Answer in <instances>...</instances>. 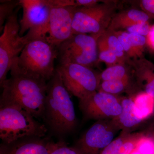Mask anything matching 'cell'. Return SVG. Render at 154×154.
<instances>
[{"label":"cell","instance_id":"16","mask_svg":"<svg viewBox=\"0 0 154 154\" xmlns=\"http://www.w3.org/2000/svg\"><path fill=\"white\" fill-rule=\"evenodd\" d=\"M98 91L115 96L126 93L131 98L142 92L134 76L124 79L103 81L101 82Z\"/></svg>","mask_w":154,"mask_h":154},{"label":"cell","instance_id":"24","mask_svg":"<svg viewBox=\"0 0 154 154\" xmlns=\"http://www.w3.org/2000/svg\"><path fill=\"white\" fill-rule=\"evenodd\" d=\"M113 32L118 38L128 57L131 60L137 59L131 44L128 32L123 30Z\"/></svg>","mask_w":154,"mask_h":154},{"label":"cell","instance_id":"2","mask_svg":"<svg viewBox=\"0 0 154 154\" xmlns=\"http://www.w3.org/2000/svg\"><path fill=\"white\" fill-rule=\"evenodd\" d=\"M43 121L48 130L61 137L73 132L78 125L73 103L70 94L62 81L60 75L55 74L47 82Z\"/></svg>","mask_w":154,"mask_h":154},{"label":"cell","instance_id":"14","mask_svg":"<svg viewBox=\"0 0 154 154\" xmlns=\"http://www.w3.org/2000/svg\"><path fill=\"white\" fill-rule=\"evenodd\" d=\"M129 65L133 69L135 79L141 91L154 98V63L144 57L131 60Z\"/></svg>","mask_w":154,"mask_h":154},{"label":"cell","instance_id":"17","mask_svg":"<svg viewBox=\"0 0 154 154\" xmlns=\"http://www.w3.org/2000/svg\"><path fill=\"white\" fill-rule=\"evenodd\" d=\"M122 110L120 115L113 119L122 131L121 132L130 133L137 127L143 121L136 116L134 112V101L131 97H122Z\"/></svg>","mask_w":154,"mask_h":154},{"label":"cell","instance_id":"5","mask_svg":"<svg viewBox=\"0 0 154 154\" xmlns=\"http://www.w3.org/2000/svg\"><path fill=\"white\" fill-rule=\"evenodd\" d=\"M28 111L14 106L0 107V138L11 143L30 137H44L48 129Z\"/></svg>","mask_w":154,"mask_h":154},{"label":"cell","instance_id":"12","mask_svg":"<svg viewBox=\"0 0 154 154\" xmlns=\"http://www.w3.org/2000/svg\"><path fill=\"white\" fill-rule=\"evenodd\" d=\"M75 6L53 8L50 13L46 40L57 48L73 35L72 22Z\"/></svg>","mask_w":154,"mask_h":154},{"label":"cell","instance_id":"22","mask_svg":"<svg viewBox=\"0 0 154 154\" xmlns=\"http://www.w3.org/2000/svg\"><path fill=\"white\" fill-rule=\"evenodd\" d=\"M143 133L128 134L119 150L118 154H131L136 149L139 142L144 135Z\"/></svg>","mask_w":154,"mask_h":154},{"label":"cell","instance_id":"23","mask_svg":"<svg viewBox=\"0 0 154 154\" xmlns=\"http://www.w3.org/2000/svg\"><path fill=\"white\" fill-rule=\"evenodd\" d=\"M0 2V30L2 32L4 29L3 25L5 22L20 5L19 0H5Z\"/></svg>","mask_w":154,"mask_h":154},{"label":"cell","instance_id":"6","mask_svg":"<svg viewBox=\"0 0 154 154\" xmlns=\"http://www.w3.org/2000/svg\"><path fill=\"white\" fill-rule=\"evenodd\" d=\"M117 2L104 1L91 8L75 7L72 22L73 34L100 36L106 32L116 13Z\"/></svg>","mask_w":154,"mask_h":154},{"label":"cell","instance_id":"32","mask_svg":"<svg viewBox=\"0 0 154 154\" xmlns=\"http://www.w3.org/2000/svg\"><path fill=\"white\" fill-rule=\"evenodd\" d=\"M146 47L152 52H154V25H152L149 34L146 36Z\"/></svg>","mask_w":154,"mask_h":154},{"label":"cell","instance_id":"15","mask_svg":"<svg viewBox=\"0 0 154 154\" xmlns=\"http://www.w3.org/2000/svg\"><path fill=\"white\" fill-rule=\"evenodd\" d=\"M149 17L142 10L136 8L123 10L113 15L107 30L121 31L139 23L149 22Z\"/></svg>","mask_w":154,"mask_h":154},{"label":"cell","instance_id":"13","mask_svg":"<svg viewBox=\"0 0 154 154\" xmlns=\"http://www.w3.org/2000/svg\"><path fill=\"white\" fill-rule=\"evenodd\" d=\"M63 140L55 142L48 137L24 138L0 145V154H51Z\"/></svg>","mask_w":154,"mask_h":154},{"label":"cell","instance_id":"3","mask_svg":"<svg viewBox=\"0 0 154 154\" xmlns=\"http://www.w3.org/2000/svg\"><path fill=\"white\" fill-rule=\"evenodd\" d=\"M23 15L19 34L26 44L35 39H46L50 13L53 8L75 6L73 0H19Z\"/></svg>","mask_w":154,"mask_h":154},{"label":"cell","instance_id":"26","mask_svg":"<svg viewBox=\"0 0 154 154\" xmlns=\"http://www.w3.org/2000/svg\"><path fill=\"white\" fill-rule=\"evenodd\" d=\"M140 154H154V138L144 135L141 138L136 149Z\"/></svg>","mask_w":154,"mask_h":154},{"label":"cell","instance_id":"29","mask_svg":"<svg viewBox=\"0 0 154 154\" xmlns=\"http://www.w3.org/2000/svg\"><path fill=\"white\" fill-rule=\"evenodd\" d=\"M139 3L141 10L147 14L150 19L154 20V0H141Z\"/></svg>","mask_w":154,"mask_h":154},{"label":"cell","instance_id":"7","mask_svg":"<svg viewBox=\"0 0 154 154\" xmlns=\"http://www.w3.org/2000/svg\"><path fill=\"white\" fill-rule=\"evenodd\" d=\"M56 71L60 75L64 86L70 94L79 100L98 91L101 84L100 73L93 68L76 63L59 64Z\"/></svg>","mask_w":154,"mask_h":154},{"label":"cell","instance_id":"9","mask_svg":"<svg viewBox=\"0 0 154 154\" xmlns=\"http://www.w3.org/2000/svg\"><path fill=\"white\" fill-rule=\"evenodd\" d=\"M21 6L14 11L7 19L2 34L0 36V85L7 79L13 62L20 55L26 45L23 36L19 34L20 26L18 13Z\"/></svg>","mask_w":154,"mask_h":154},{"label":"cell","instance_id":"25","mask_svg":"<svg viewBox=\"0 0 154 154\" xmlns=\"http://www.w3.org/2000/svg\"><path fill=\"white\" fill-rule=\"evenodd\" d=\"M128 34L137 58L144 57L143 53L146 48V37L132 33H128Z\"/></svg>","mask_w":154,"mask_h":154},{"label":"cell","instance_id":"30","mask_svg":"<svg viewBox=\"0 0 154 154\" xmlns=\"http://www.w3.org/2000/svg\"><path fill=\"white\" fill-rule=\"evenodd\" d=\"M51 154H79L72 147H69L66 143L63 141L62 143Z\"/></svg>","mask_w":154,"mask_h":154},{"label":"cell","instance_id":"10","mask_svg":"<svg viewBox=\"0 0 154 154\" xmlns=\"http://www.w3.org/2000/svg\"><path fill=\"white\" fill-rule=\"evenodd\" d=\"M120 130L113 119L96 121L72 147L79 154H99Z\"/></svg>","mask_w":154,"mask_h":154},{"label":"cell","instance_id":"1","mask_svg":"<svg viewBox=\"0 0 154 154\" xmlns=\"http://www.w3.org/2000/svg\"><path fill=\"white\" fill-rule=\"evenodd\" d=\"M11 76L3 83L0 107L17 106L36 119L43 117L47 82L45 80L20 72L11 67Z\"/></svg>","mask_w":154,"mask_h":154},{"label":"cell","instance_id":"21","mask_svg":"<svg viewBox=\"0 0 154 154\" xmlns=\"http://www.w3.org/2000/svg\"><path fill=\"white\" fill-rule=\"evenodd\" d=\"M99 59L98 63H105L107 67L120 64L118 58L108 48L104 34L99 36L98 39Z\"/></svg>","mask_w":154,"mask_h":154},{"label":"cell","instance_id":"4","mask_svg":"<svg viewBox=\"0 0 154 154\" xmlns=\"http://www.w3.org/2000/svg\"><path fill=\"white\" fill-rule=\"evenodd\" d=\"M57 57V48L48 43L46 39H35L26 44L12 66L22 72L48 82L55 74L54 61Z\"/></svg>","mask_w":154,"mask_h":154},{"label":"cell","instance_id":"31","mask_svg":"<svg viewBox=\"0 0 154 154\" xmlns=\"http://www.w3.org/2000/svg\"><path fill=\"white\" fill-rule=\"evenodd\" d=\"M103 2L98 0H76L75 1V4L76 7L89 8L97 5L99 2Z\"/></svg>","mask_w":154,"mask_h":154},{"label":"cell","instance_id":"11","mask_svg":"<svg viewBox=\"0 0 154 154\" xmlns=\"http://www.w3.org/2000/svg\"><path fill=\"white\" fill-rule=\"evenodd\" d=\"M121 98L98 91L88 98L79 100V108L85 120L113 119L121 113Z\"/></svg>","mask_w":154,"mask_h":154},{"label":"cell","instance_id":"28","mask_svg":"<svg viewBox=\"0 0 154 154\" xmlns=\"http://www.w3.org/2000/svg\"><path fill=\"white\" fill-rule=\"evenodd\" d=\"M151 26L149 22L139 23L127 28L125 31L129 33H134L146 37L149 32Z\"/></svg>","mask_w":154,"mask_h":154},{"label":"cell","instance_id":"27","mask_svg":"<svg viewBox=\"0 0 154 154\" xmlns=\"http://www.w3.org/2000/svg\"><path fill=\"white\" fill-rule=\"evenodd\" d=\"M128 134L129 133L121 132L119 136L115 139L109 145L103 149L99 154H118L120 146Z\"/></svg>","mask_w":154,"mask_h":154},{"label":"cell","instance_id":"18","mask_svg":"<svg viewBox=\"0 0 154 154\" xmlns=\"http://www.w3.org/2000/svg\"><path fill=\"white\" fill-rule=\"evenodd\" d=\"M132 99L134 101V112L139 119L143 121L153 114V96L142 91L133 97Z\"/></svg>","mask_w":154,"mask_h":154},{"label":"cell","instance_id":"19","mask_svg":"<svg viewBox=\"0 0 154 154\" xmlns=\"http://www.w3.org/2000/svg\"><path fill=\"white\" fill-rule=\"evenodd\" d=\"M101 81L121 80L134 76L132 67L128 64H118L108 67L100 73Z\"/></svg>","mask_w":154,"mask_h":154},{"label":"cell","instance_id":"8","mask_svg":"<svg viewBox=\"0 0 154 154\" xmlns=\"http://www.w3.org/2000/svg\"><path fill=\"white\" fill-rule=\"evenodd\" d=\"M99 36L86 34L72 35L58 48L59 63L78 64L93 68L99 63Z\"/></svg>","mask_w":154,"mask_h":154},{"label":"cell","instance_id":"20","mask_svg":"<svg viewBox=\"0 0 154 154\" xmlns=\"http://www.w3.org/2000/svg\"><path fill=\"white\" fill-rule=\"evenodd\" d=\"M104 35L108 48L117 57L119 63L129 65L131 59L127 55L122 45L113 31L106 30Z\"/></svg>","mask_w":154,"mask_h":154}]
</instances>
